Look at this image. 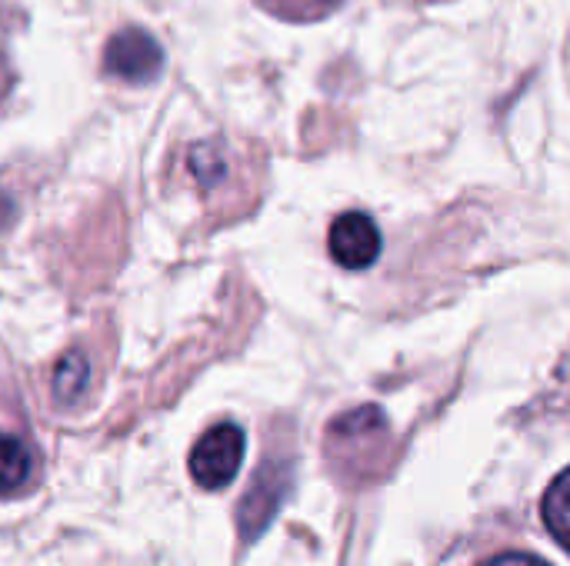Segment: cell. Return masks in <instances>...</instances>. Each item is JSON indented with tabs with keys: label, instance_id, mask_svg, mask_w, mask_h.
<instances>
[{
	"label": "cell",
	"instance_id": "2",
	"mask_svg": "<svg viewBox=\"0 0 570 566\" xmlns=\"http://www.w3.org/2000/svg\"><path fill=\"white\" fill-rule=\"evenodd\" d=\"M387 437H391V427H387V417L377 407L351 410V414L337 417L331 424V430H327L331 454L337 457V467L341 470H347V464L354 460V454H367L371 467H381Z\"/></svg>",
	"mask_w": 570,
	"mask_h": 566
},
{
	"label": "cell",
	"instance_id": "9",
	"mask_svg": "<svg viewBox=\"0 0 570 566\" xmlns=\"http://www.w3.org/2000/svg\"><path fill=\"white\" fill-rule=\"evenodd\" d=\"M190 167H194V173L200 177V183H210V177H214V180L220 177L224 160H220V153L214 150V143H197V147L190 150Z\"/></svg>",
	"mask_w": 570,
	"mask_h": 566
},
{
	"label": "cell",
	"instance_id": "4",
	"mask_svg": "<svg viewBox=\"0 0 570 566\" xmlns=\"http://www.w3.org/2000/svg\"><path fill=\"white\" fill-rule=\"evenodd\" d=\"M327 247L344 270H367L381 257V230L367 214L347 210L331 224Z\"/></svg>",
	"mask_w": 570,
	"mask_h": 566
},
{
	"label": "cell",
	"instance_id": "7",
	"mask_svg": "<svg viewBox=\"0 0 570 566\" xmlns=\"http://www.w3.org/2000/svg\"><path fill=\"white\" fill-rule=\"evenodd\" d=\"M87 377H90V364L80 350H70L60 357L57 370H53V397L60 404H73L83 387H87Z\"/></svg>",
	"mask_w": 570,
	"mask_h": 566
},
{
	"label": "cell",
	"instance_id": "1",
	"mask_svg": "<svg viewBox=\"0 0 570 566\" xmlns=\"http://www.w3.org/2000/svg\"><path fill=\"white\" fill-rule=\"evenodd\" d=\"M244 460V430L237 424H217L190 450V477L204 490H224L234 484Z\"/></svg>",
	"mask_w": 570,
	"mask_h": 566
},
{
	"label": "cell",
	"instance_id": "10",
	"mask_svg": "<svg viewBox=\"0 0 570 566\" xmlns=\"http://www.w3.org/2000/svg\"><path fill=\"white\" fill-rule=\"evenodd\" d=\"M484 566H548L538 557H528V554H504V557H494L491 564Z\"/></svg>",
	"mask_w": 570,
	"mask_h": 566
},
{
	"label": "cell",
	"instance_id": "6",
	"mask_svg": "<svg viewBox=\"0 0 570 566\" xmlns=\"http://www.w3.org/2000/svg\"><path fill=\"white\" fill-rule=\"evenodd\" d=\"M541 514H544V524H548L551 537L570 554V467L564 474H558L554 484L548 487Z\"/></svg>",
	"mask_w": 570,
	"mask_h": 566
},
{
	"label": "cell",
	"instance_id": "3",
	"mask_svg": "<svg viewBox=\"0 0 570 566\" xmlns=\"http://www.w3.org/2000/svg\"><path fill=\"white\" fill-rule=\"evenodd\" d=\"M160 63H164L160 43L147 30H137V27L114 33L104 47V73L117 80L150 83L160 73Z\"/></svg>",
	"mask_w": 570,
	"mask_h": 566
},
{
	"label": "cell",
	"instance_id": "5",
	"mask_svg": "<svg viewBox=\"0 0 570 566\" xmlns=\"http://www.w3.org/2000/svg\"><path fill=\"white\" fill-rule=\"evenodd\" d=\"M30 474H33L30 447L20 437L0 430V494H17L20 487H27Z\"/></svg>",
	"mask_w": 570,
	"mask_h": 566
},
{
	"label": "cell",
	"instance_id": "8",
	"mask_svg": "<svg viewBox=\"0 0 570 566\" xmlns=\"http://www.w3.org/2000/svg\"><path fill=\"white\" fill-rule=\"evenodd\" d=\"M261 3L284 20H317L331 13L341 0H261Z\"/></svg>",
	"mask_w": 570,
	"mask_h": 566
}]
</instances>
